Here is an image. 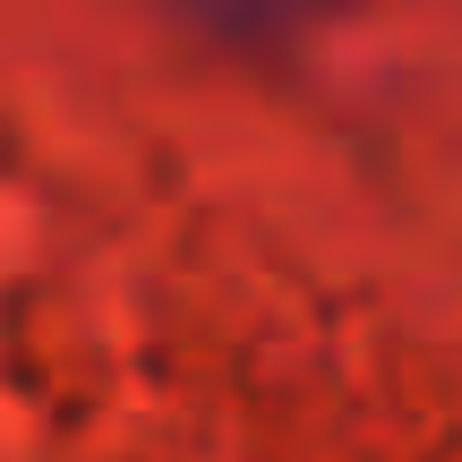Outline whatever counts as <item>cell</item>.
<instances>
[{"instance_id": "1", "label": "cell", "mask_w": 462, "mask_h": 462, "mask_svg": "<svg viewBox=\"0 0 462 462\" xmlns=\"http://www.w3.org/2000/svg\"><path fill=\"white\" fill-rule=\"evenodd\" d=\"M189 26H206L215 43H240V51H265V43H291L326 0H171Z\"/></svg>"}]
</instances>
